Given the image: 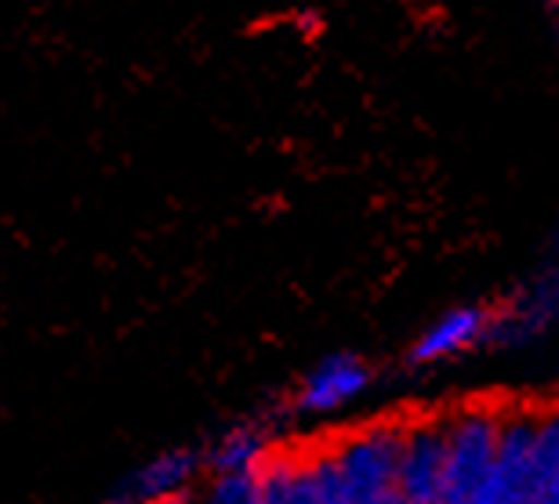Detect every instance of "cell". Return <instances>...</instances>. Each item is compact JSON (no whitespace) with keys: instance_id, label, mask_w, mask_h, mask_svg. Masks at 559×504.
Here are the masks:
<instances>
[{"instance_id":"cell-1","label":"cell","mask_w":559,"mask_h":504,"mask_svg":"<svg viewBox=\"0 0 559 504\" xmlns=\"http://www.w3.org/2000/svg\"><path fill=\"white\" fill-rule=\"evenodd\" d=\"M353 504H404L400 490V454L404 421H378L331 443Z\"/></svg>"},{"instance_id":"cell-2","label":"cell","mask_w":559,"mask_h":504,"mask_svg":"<svg viewBox=\"0 0 559 504\" xmlns=\"http://www.w3.org/2000/svg\"><path fill=\"white\" fill-rule=\"evenodd\" d=\"M501 407L498 403H465L447 410V476L443 504H468L498 457Z\"/></svg>"},{"instance_id":"cell-3","label":"cell","mask_w":559,"mask_h":504,"mask_svg":"<svg viewBox=\"0 0 559 504\" xmlns=\"http://www.w3.org/2000/svg\"><path fill=\"white\" fill-rule=\"evenodd\" d=\"M538 421L542 407L534 403H501L498 457L468 504H527V468Z\"/></svg>"},{"instance_id":"cell-4","label":"cell","mask_w":559,"mask_h":504,"mask_svg":"<svg viewBox=\"0 0 559 504\" xmlns=\"http://www.w3.org/2000/svg\"><path fill=\"white\" fill-rule=\"evenodd\" d=\"M447 476V413H418L404 421L400 490L404 504H443Z\"/></svg>"},{"instance_id":"cell-5","label":"cell","mask_w":559,"mask_h":504,"mask_svg":"<svg viewBox=\"0 0 559 504\" xmlns=\"http://www.w3.org/2000/svg\"><path fill=\"white\" fill-rule=\"evenodd\" d=\"M371 385V371L364 360H356L349 352L328 356L306 374L298 388V410L306 413H331L345 407V403L360 399L364 388Z\"/></svg>"},{"instance_id":"cell-6","label":"cell","mask_w":559,"mask_h":504,"mask_svg":"<svg viewBox=\"0 0 559 504\" xmlns=\"http://www.w3.org/2000/svg\"><path fill=\"white\" fill-rule=\"evenodd\" d=\"M487 331H490V316H487L484 309H476V305L451 309V312H443V316L421 334L411 356H415L418 363L451 360V356H462V352L473 349L476 341H484Z\"/></svg>"},{"instance_id":"cell-7","label":"cell","mask_w":559,"mask_h":504,"mask_svg":"<svg viewBox=\"0 0 559 504\" xmlns=\"http://www.w3.org/2000/svg\"><path fill=\"white\" fill-rule=\"evenodd\" d=\"M204 465V454L189 451V446H175V451L156 454L153 461H145L128 483V504H150L164 497L186 494V487L193 483L197 468Z\"/></svg>"},{"instance_id":"cell-8","label":"cell","mask_w":559,"mask_h":504,"mask_svg":"<svg viewBox=\"0 0 559 504\" xmlns=\"http://www.w3.org/2000/svg\"><path fill=\"white\" fill-rule=\"evenodd\" d=\"M265 504H320L309 451H273L259 468Z\"/></svg>"},{"instance_id":"cell-9","label":"cell","mask_w":559,"mask_h":504,"mask_svg":"<svg viewBox=\"0 0 559 504\" xmlns=\"http://www.w3.org/2000/svg\"><path fill=\"white\" fill-rule=\"evenodd\" d=\"M276 446L270 443V432L262 424H237V429L222 432L218 443L204 454V465H211L215 476L229 472H259L270 461Z\"/></svg>"},{"instance_id":"cell-10","label":"cell","mask_w":559,"mask_h":504,"mask_svg":"<svg viewBox=\"0 0 559 504\" xmlns=\"http://www.w3.org/2000/svg\"><path fill=\"white\" fill-rule=\"evenodd\" d=\"M309 461H312V476H317L320 504H353L349 487H345V476L338 468V457H334V451H331V443L309 451Z\"/></svg>"},{"instance_id":"cell-11","label":"cell","mask_w":559,"mask_h":504,"mask_svg":"<svg viewBox=\"0 0 559 504\" xmlns=\"http://www.w3.org/2000/svg\"><path fill=\"white\" fill-rule=\"evenodd\" d=\"M207 504H265L262 501L259 472L215 476V483H211V494H207Z\"/></svg>"},{"instance_id":"cell-12","label":"cell","mask_w":559,"mask_h":504,"mask_svg":"<svg viewBox=\"0 0 559 504\" xmlns=\"http://www.w3.org/2000/svg\"><path fill=\"white\" fill-rule=\"evenodd\" d=\"M150 504H193L186 494H178V497H164V501H150Z\"/></svg>"}]
</instances>
